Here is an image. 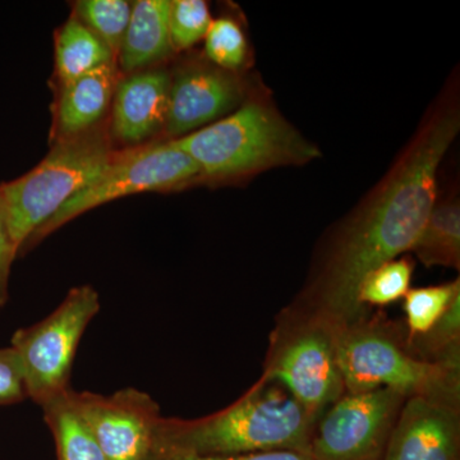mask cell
Returning <instances> with one entry per match:
<instances>
[{
    "mask_svg": "<svg viewBox=\"0 0 460 460\" xmlns=\"http://www.w3.org/2000/svg\"><path fill=\"white\" fill-rule=\"evenodd\" d=\"M243 87L232 72L213 65H190L172 74L169 108L162 138L177 140L234 111Z\"/></svg>",
    "mask_w": 460,
    "mask_h": 460,
    "instance_id": "obj_11",
    "label": "cell"
},
{
    "mask_svg": "<svg viewBox=\"0 0 460 460\" xmlns=\"http://www.w3.org/2000/svg\"><path fill=\"white\" fill-rule=\"evenodd\" d=\"M117 150L107 119L83 135L54 142L35 168L0 183V199L20 252L42 224L107 168Z\"/></svg>",
    "mask_w": 460,
    "mask_h": 460,
    "instance_id": "obj_4",
    "label": "cell"
},
{
    "mask_svg": "<svg viewBox=\"0 0 460 460\" xmlns=\"http://www.w3.org/2000/svg\"><path fill=\"white\" fill-rule=\"evenodd\" d=\"M199 181V165L172 140L162 138L142 146L118 148L107 168L33 233L20 257L66 224L99 206L137 193L181 190Z\"/></svg>",
    "mask_w": 460,
    "mask_h": 460,
    "instance_id": "obj_7",
    "label": "cell"
},
{
    "mask_svg": "<svg viewBox=\"0 0 460 460\" xmlns=\"http://www.w3.org/2000/svg\"><path fill=\"white\" fill-rule=\"evenodd\" d=\"M459 401L435 395L407 398L381 460H459Z\"/></svg>",
    "mask_w": 460,
    "mask_h": 460,
    "instance_id": "obj_12",
    "label": "cell"
},
{
    "mask_svg": "<svg viewBox=\"0 0 460 460\" xmlns=\"http://www.w3.org/2000/svg\"><path fill=\"white\" fill-rule=\"evenodd\" d=\"M171 81V72L162 66L120 75L108 115L114 146L137 147L162 137Z\"/></svg>",
    "mask_w": 460,
    "mask_h": 460,
    "instance_id": "obj_13",
    "label": "cell"
},
{
    "mask_svg": "<svg viewBox=\"0 0 460 460\" xmlns=\"http://www.w3.org/2000/svg\"><path fill=\"white\" fill-rule=\"evenodd\" d=\"M72 395L107 460H150L163 416L147 393L126 387L111 395L75 390Z\"/></svg>",
    "mask_w": 460,
    "mask_h": 460,
    "instance_id": "obj_10",
    "label": "cell"
},
{
    "mask_svg": "<svg viewBox=\"0 0 460 460\" xmlns=\"http://www.w3.org/2000/svg\"><path fill=\"white\" fill-rule=\"evenodd\" d=\"M213 22L210 9L204 0H174L171 3L169 31L174 51L190 49L205 39Z\"/></svg>",
    "mask_w": 460,
    "mask_h": 460,
    "instance_id": "obj_24",
    "label": "cell"
},
{
    "mask_svg": "<svg viewBox=\"0 0 460 460\" xmlns=\"http://www.w3.org/2000/svg\"><path fill=\"white\" fill-rule=\"evenodd\" d=\"M171 3L169 0L132 3L131 18L117 56L120 75L160 66L174 53L169 31Z\"/></svg>",
    "mask_w": 460,
    "mask_h": 460,
    "instance_id": "obj_15",
    "label": "cell"
},
{
    "mask_svg": "<svg viewBox=\"0 0 460 460\" xmlns=\"http://www.w3.org/2000/svg\"><path fill=\"white\" fill-rule=\"evenodd\" d=\"M29 399L25 375L16 350L9 345L0 348V407L18 404Z\"/></svg>",
    "mask_w": 460,
    "mask_h": 460,
    "instance_id": "obj_25",
    "label": "cell"
},
{
    "mask_svg": "<svg viewBox=\"0 0 460 460\" xmlns=\"http://www.w3.org/2000/svg\"><path fill=\"white\" fill-rule=\"evenodd\" d=\"M407 396L381 387L345 393L321 414L311 438L314 460H381Z\"/></svg>",
    "mask_w": 460,
    "mask_h": 460,
    "instance_id": "obj_9",
    "label": "cell"
},
{
    "mask_svg": "<svg viewBox=\"0 0 460 460\" xmlns=\"http://www.w3.org/2000/svg\"><path fill=\"white\" fill-rule=\"evenodd\" d=\"M247 51L243 30L233 18H217L211 22L205 36V54L211 65L235 74L246 63Z\"/></svg>",
    "mask_w": 460,
    "mask_h": 460,
    "instance_id": "obj_23",
    "label": "cell"
},
{
    "mask_svg": "<svg viewBox=\"0 0 460 460\" xmlns=\"http://www.w3.org/2000/svg\"><path fill=\"white\" fill-rule=\"evenodd\" d=\"M411 252L426 266H460V208L456 201L435 204Z\"/></svg>",
    "mask_w": 460,
    "mask_h": 460,
    "instance_id": "obj_18",
    "label": "cell"
},
{
    "mask_svg": "<svg viewBox=\"0 0 460 460\" xmlns=\"http://www.w3.org/2000/svg\"><path fill=\"white\" fill-rule=\"evenodd\" d=\"M319 419L284 387L261 377L238 401L210 416L198 420L162 417L154 452L238 456L293 450L310 454Z\"/></svg>",
    "mask_w": 460,
    "mask_h": 460,
    "instance_id": "obj_2",
    "label": "cell"
},
{
    "mask_svg": "<svg viewBox=\"0 0 460 460\" xmlns=\"http://www.w3.org/2000/svg\"><path fill=\"white\" fill-rule=\"evenodd\" d=\"M18 246L9 226L7 213L0 199V308L7 305L12 266L18 257Z\"/></svg>",
    "mask_w": 460,
    "mask_h": 460,
    "instance_id": "obj_26",
    "label": "cell"
},
{
    "mask_svg": "<svg viewBox=\"0 0 460 460\" xmlns=\"http://www.w3.org/2000/svg\"><path fill=\"white\" fill-rule=\"evenodd\" d=\"M413 262L408 257L392 260L366 275L358 289L362 308L387 305L404 298L411 289Z\"/></svg>",
    "mask_w": 460,
    "mask_h": 460,
    "instance_id": "obj_22",
    "label": "cell"
},
{
    "mask_svg": "<svg viewBox=\"0 0 460 460\" xmlns=\"http://www.w3.org/2000/svg\"><path fill=\"white\" fill-rule=\"evenodd\" d=\"M131 12L132 3L124 0H78L74 4L72 16L95 33L117 57Z\"/></svg>",
    "mask_w": 460,
    "mask_h": 460,
    "instance_id": "obj_20",
    "label": "cell"
},
{
    "mask_svg": "<svg viewBox=\"0 0 460 460\" xmlns=\"http://www.w3.org/2000/svg\"><path fill=\"white\" fill-rule=\"evenodd\" d=\"M460 295L459 279L441 286L414 288L404 296V313L408 334L405 341L420 337L443 316L456 296Z\"/></svg>",
    "mask_w": 460,
    "mask_h": 460,
    "instance_id": "obj_21",
    "label": "cell"
},
{
    "mask_svg": "<svg viewBox=\"0 0 460 460\" xmlns=\"http://www.w3.org/2000/svg\"><path fill=\"white\" fill-rule=\"evenodd\" d=\"M120 75L115 62L57 86L50 144L83 135L104 123Z\"/></svg>",
    "mask_w": 460,
    "mask_h": 460,
    "instance_id": "obj_14",
    "label": "cell"
},
{
    "mask_svg": "<svg viewBox=\"0 0 460 460\" xmlns=\"http://www.w3.org/2000/svg\"><path fill=\"white\" fill-rule=\"evenodd\" d=\"M405 345L422 361L460 370V295L429 332L405 341Z\"/></svg>",
    "mask_w": 460,
    "mask_h": 460,
    "instance_id": "obj_19",
    "label": "cell"
},
{
    "mask_svg": "<svg viewBox=\"0 0 460 460\" xmlns=\"http://www.w3.org/2000/svg\"><path fill=\"white\" fill-rule=\"evenodd\" d=\"M172 141L199 165L201 181L233 180L272 166L302 164L317 155L286 120L257 102Z\"/></svg>",
    "mask_w": 460,
    "mask_h": 460,
    "instance_id": "obj_3",
    "label": "cell"
},
{
    "mask_svg": "<svg viewBox=\"0 0 460 460\" xmlns=\"http://www.w3.org/2000/svg\"><path fill=\"white\" fill-rule=\"evenodd\" d=\"M54 53L57 86L117 62L113 51L74 16L57 30Z\"/></svg>",
    "mask_w": 460,
    "mask_h": 460,
    "instance_id": "obj_16",
    "label": "cell"
},
{
    "mask_svg": "<svg viewBox=\"0 0 460 460\" xmlns=\"http://www.w3.org/2000/svg\"><path fill=\"white\" fill-rule=\"evenodd\" d=\"M338 363L348 394L371 390H396L413 395L460 399V370L422 361L410 352L392 323L366 317L341 326Z\"/></svg>",
    "mask_w": 460,
    "mask_h": 460,
    "instance_id": "obj_5",
    "label": "cell"
},
{
    "mask_svg": "<svg viewBox=\"0 0 460 460\" xmlns=\"http://www.w3.org/2000/svg\"><path fill=\"white\" fill-rule=\"evenodd\" d=\"M341 328L305 305L288 308L271 332L261 377L284 387L305 410L320 417L345 394L338 363Z\"/></svg>",
    "mask_w": 460,
    "mask_h": 460,
    "instance_id": "obj_6",
    "label": "cell"
},
{
    "mask_svg": "<svg viewBox=\"0 0 460 460\" xmlns=\"http://www.w3.org/2000/svg\"><path fill=\"white\" fill-rule=\"evenodd\" d=\"M150 460H314L311 454L305 452H266L238 454V456H198V454L155 450Z\"/></svg>",
    "mask_w": 460,
    "mask_h": 460,
    "instance_id": "obj_27",
    "label": "cell"
},
{
    "mask_svg": "<svg viewBox=\"0 0 460 460\" xmlns=\"http://www.w3.org/2000/svg\"><path fill=\"white\" fill-rule=\"evenodd\" d=\"M459 131L456 109L443 108L404 157L344 226L301 304L347 326L366 317L358 289L366 275L411 251L436 204V174Z\"/></svg>",
    "mask_w": 460,
    "mask_h": 460,
    "instance_id": "obj_1",
    "label": "cell"
},
{
    "mask_svg": "<svg viewBox=\"0 0 460 460\" xmlns=\"http://www.w3.org/2000/svg\"><path fill=\"white\" fill-rule=\"evenodd\" d=\"M72 394L74 389L41 407L45 423L56 441L58 460H107Z\"/></svg>",
    "mask_w": 460,
    "mask_h": 460,
    "instance_id": "obj_17",
    "label": "cell"
},
{
    "mask_svg": "<svg viewBox=\"0 0 460 460\" xmlns=\"http://www.w3.org/2000/svg\"><path fill=\"white\" fill-rule=\"evenodd\" d=\"M100 311L95 288H72L62 304L40 323L18 329L11 339L23 375L27 395L42 405L71 390L72 367L81 338Z\"/></svg>",
    "mask_w": 460,
    "mask_h": 460,
    "instance_id": "obj_8",
    "label": "cell"
}]
</instances>
